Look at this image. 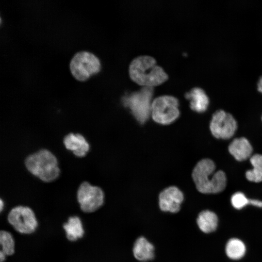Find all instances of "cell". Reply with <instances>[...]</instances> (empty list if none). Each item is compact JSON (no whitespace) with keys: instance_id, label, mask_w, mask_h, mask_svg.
I'll list each match as a JSON object with an SVG mask.
<instances>
[{"instance_id":"13","label":"cell","mask_w":262,"mask_h":262,"mask_svg":"<svg viewBox=\"0 0 262 262\" xmlns=\"http://www.w3.org/2000/svg\"><path fill=\"white\" fill-rule=\"evenodd\" d=\"M190 101L192 110L198 112H205L209 104V98L204 90L200 87H194L185 95Z\"/></svg>"},{"instance_id":"15","label":"cell","mask_w":262,"mask_h":262,"mask_svg":"<svg viewBox=\"0 0 262 262\" xmlns=\"http://www.w3.org/2000/svg\"><path fill=\"white\" fill-rule=\"evenodd\" d=\"M66 238L74 242L83 237L84 231L82 221L77 216H70L66 222L63 224Z\"/></svg>"},{"instance_id":"23","label":"cell","mask_w":262,"mask_h":262,"mask_svg":"<svg viewBox=\"0 0 262 262\" xmlns=\"http://www.w3.org/2000/svg\"><path fill=\"white\" fill-rule=\"evenodd\" d=\"M6 255L2 251H0V262H4L5 260Z\"/></svg>"},{"instance_id":"25","label":"cell","mask_w":262,"mask_h":262,"mask_svg":"<svg viewBox=\"0 0 262 262\" xmlns=\"http://www.w3.org/2000/svg\"></svg>"},{"instance_id":"8","label":"cell","mask_w":262,"mask_h":262,"mask_svg":"<svg viewBox=\"0 0 262 262\" xmlns=\"http://www.w3.org/2000/svg\"><path fill=\"white\" fill-rule=\"evenodd\" d=\"M7 220L16 231L22 234H31L38 226L34 212L28 206L18 205L13 207L8 214Z\"/></svg>"},{"instance_id":"7","label":"cell","mask_w":262,"mask_h":262,"mask_svg":"<svg viewBox=\"0 0 262 262\" xmlns=\"http://www.w3.org/2000/svg\"><path fill=\"white\" fill-rule=\"evenodd\" d=\"M76 198L83 212L92 213L97 211L103 205L105 194L99 186L93 185L87 181H83L77 188Z\"/></svg>"},{"instance_id":"3","label":"cell","mask_w":262,"mask_h":262,"mask_svg":"<svg viewBox=\"0 0 262 262\" xmlns=\"http://www.w3.org/2000/svg\"><path fill=\"white\" fill-rule=\"evenodd\" d=\"M130 75L134 82L144 86L161 84L168 78L155 60L149 56H140L133 59L129 67Z\"/></svg>"},{"instance_id":"9","label":"cell","mask_w":262,"mask_h":262,"mask_svg":"<svg viewBox=\"0 0 262 262\" xmlns=\"http://www.w3.org/2000/svg\"><path fill=\"white\" fill-rule=\"evenodd\" d=\"M237 122L233 116L223 110L216 111L210 122L211 131L216 138H230L237 129Z\"/></svg>"},{"instance_id":"6","label":"cell","mask_w":262,"mask_h":262,"mask_svg":"<svg viewBox=\"0 0 262 262\" xmlns=\"http://www.w3.org/2000/svg\"><path fill=\"white\" fill-rule=\"evenodd\" d=\"M178 107L179 101L173 96L165 95L157 97L152 102V118L160 124H170L179 116Z\"/></svg>"},{"instance_id":"19","label":"cell","mask_w":262,"mask_h":262,"mask_svg":"<svg viewBox=\"0 0 262 262\" xmlns=\"http://www.w3.org/2000/svg\"><path fill=\"white\" fill-rule=\"evenodd\" d=\"M0 244L1 251L6 256H12L15 252L14 239L10 232L5 230L0 231Z\"/></svg>"},{"instance_id":"2","label":"cell","mask_w":262,"mask_h":262,"mask_svg":"<svg viewBox=\"0 0 262 262\" xmlns=\"http://www.w3.org/2000/svg\"><path fill=\"white\" fill-rule=\"evenodd\" d=\"M24 164L30 174L45 183L55 180L60 174L57 158L46 148H41L28 155Z\"/></svg>"},{"instance_id":"17","label":"cell","mask_w":262,"mask_h":262,"mask_svg":"<svg viewBox=\"0 0 262 262\" xmlns=\"http://www.w3.org/2000/svg\"><path fill=\"white\" fill-rule=\"evenodd\" d=\"M250 162L253 168L246 172V179L255 182L262 181V155L256 154L251 156Z\"/></svg>"},{"instance_id":"20","label":"cell","mask_w":262,"mask_h":262,"mask_svg":"<svg viewBox=\"0 0 262 262\" xmlns=\"http://www.w3.org/2000/svg\"><path fill=\"white\" fill-rule=\"evenodd\" d=\"M231 203L234 208L241 209L249 204V199L242 192H236L231 197Z\"/></svg>"},{"instance_id":"1","label":"cell","mask_w":262,"mask_h":262,"mask_svg":"<svg viewBox=\"0 0 262 262\" xmlns=\"http://www.w3.org/2000/svg\"><path fill=\"white\" fill-rule=\"evenodd\" d=\"M214 162L209 159L199 161L194 167L192 179L197 190L203 194H215L226 187L227 178L221 171H215Z\"/></svg>"},{"instance_id":"12","label":"cell","mask_w":262,"mask_h":262,"mask_svg":"<svg viewBox=\"0 0 262 262\" xmlns=\"http://www.w3.org/2000/svg\"><path fill=\"white\" fill-rule=\"evenodd\" d=\"M153 245L144 236L138 237L135 241L132 253L134 257L141 262L152 260L155 256Z\"/></svg>"},{"instance_id":"24","label":"cell","mask_w":262,"mask_h":262,"mask_svg":"<svg viewBox=\"0 0 262 262\" xmlns=\"http://www.w3.org/2000/svg\"><path fill=\"white\" fill-rule=\"evenodd\" d=\"M4 202L1 199V198H0V212H1L3 209L4 208Z\"/></svg>"},{"instance_id":"21","label":"cell","mask_w":262,"mask_h":262,"mask_svg":"<svg viewBox=\"0 0 262 262\" xmlns=\"http://www.w3.org/2000/svg\"><path fill=\"white\" fill-rule=\"evenodd\" d=\"M249 204L259 208L262 207V201L257 199H249Z\"/></svg>"},{"instance_id":"5","label":"cell","mask_w":262,"mask_h":262,"mask_svg":"<svg viewBox=\"0 0 262 262\" xmlns=\"http://www.w3.org/2000/svg\"><path fill=\"white\" fill-rule=\"evenodd\" d=\"M69 67L74 78L82 82L99 72L101 64L99 59L93 53L81 51L73 56L70 62Z\"/></svg>"},{"instance_id":"14","label":"cell","mask_w":262,"mask_h":262,"mask_svg":"<svg viewBox=\"0 0 262 262\" xmlns=\"http://www.w3.org/2000/svg\"><path fill=\"white\" fill-rule=\"evenodd\" d=\"M229 153L238 161H243L251 157L253 148L245 137L234 139L229 146Z\"/></svg>"},{"instance_id":"11","label":"cell","mask_w":262,"mask_h":262,"mask_svg":"<svg viewBox=\"0 0 262 262\" xmlns=\"http://www.w3.org/2000/svg\"><path fill=\"white\" fill-rule=\"evenodd\" d=\"M66 149L78 158H84L90 149V146L85 137L80 133L70 132L63 139Z\"/></svg>"},{"instance_id":"18","label":"cell","mask_w":262,"mask_h":262,"mask_svg":"<svg viewBox=\"0 0 262 262\" xmlns=\"http://www.w3.org/2000/svg\"><path fill=\"white\" fill-rule=\"evenodd\" d=\"M225 250L229 258L233 260H238L244 256L246 246L241 240L237 238H232L227 242Z\"/></svg>"},{"instance_id":"16","label":"cell","mask_w":262,"mask_h":262,"mask_svg":"<svg viewBox=\"0 0 262 262\" xmlns=\"http://www.w3.org/2000/svg\"><path fill=\"white\" fill-rule=\"evenodd\" d=\"M196 223L201 231L208 233L214 231L216 229L218 218L213 212L204 210L198 214Z\"/></svg>"},{"instance_id":"4","label":"cell","mask_w":262,"mask_h":262,"mask_svg":"<svg viewBox=\"0 0 262 262\" xmlns=\"http://www.w3.org/2000/svg\"><path fill=\"white\" fill-rule=\"evenodd\" d=\"M153 87L144 86L140 90L122 98L123 105L128 107L136 120L145 124L151 115Z\"/></svg>"},{"instance_id":"10","label":"cell","mask_w":262,"mask_h":262,"mask_svg":"<svg viewBox=\"0 0 262 262\" xmlns=\"http://www.w3.org/2000/svg\"><path fill=\"white\" fill-rule=\"evenodd\" d=\"M159 206L164 212H179L184 199V195L177 187L171 186L164 189L159 195Z\"/></svg>"},{"instance_id":"22","label":"cell","mask_w":262,"mask_h":262,"mask_svg":"<svg viewBox=\"0 0 262 262\" xmlns=\"http://www.w3.org/2000/svg\"><path fill=\"white\" fill-rule=\"evenodd\" d=\"M257 89L262 93V75L260 77L257 82Z\"/></svg>"}]
</instances>
